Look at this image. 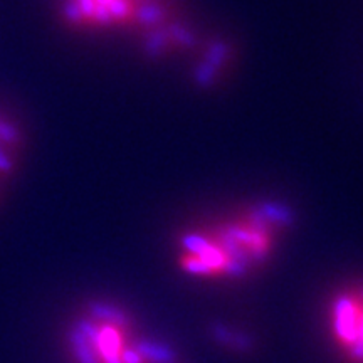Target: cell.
Returning <instances> with one entry per match:
<instances>
[{
  "mask_svg": "<svg viewBox=\"0 0 363 363\" xmlns=\"http://www.w3.org/2000/svg\"><path fill=\"white\" fill-rule=\"evenodd\" d=\"M294 224L293 208L269 197L207 212L177 230L175 269L194 283H244L269 267Z\"/></svg>",
  "mask_w": 363,
  "mask_h": 363,
  "instance_id": "obj_1",
  "label": "cell"
},
{
  "mask_svg": "<svg viewBox=\"0 0 363 363\" xmlns=\"http://www.w3.org/2000/svg\"><path fill=\"white\" fill-rule=\"evenodd\" d=\"M321 331L338 363H363V276L340 281L321 303Z\"/></svg>",
  "mask_w": 363,
  "mask_h": 363,
  "instance_id": "obj_4",
  "label": "cell"
},
{
  "mask_svg": "<svg viewBox=\"0 0 363 363\" xmlns=\"http://www.w3.org/2000/svg\"><path fill=\"white\" fill-rule=\"evenodd\" d=\"M57 21L79 35L135 39L150 56L180 52L195 43L177 0H54Z\"/></svg>",
  "mask_w": 363,
  "mask_h": 363,
  "instance_id": "obj_2",
  "label": "cell"
},
{
  "mask_svg": "<svg viewBox=\"0 0 363 363\" xmlns=\"http://www.w3.org/2000/svg\"><path fill=\"white\" fill-rule=\"evenodd\" d=\"M66 350L71 363H184L174 345L152 333L130 308L106 298L86 301L72 315Z\"/></svg>",
  "mask_w": 363,
  "mask_h": 363,
  "instance_id": "obj_3",
  "label": "cell"
},
{
  "mask_svg": "<svg viewBox=\"0 0 363 363\" xmlns=\"http://www.w3.org/2000/svg\"><path fill=\"white\" fill-rule=\"evenodd\" d=\"M2 189H4V184H0V199H2Z\"/></svg>",
  "mask_w": 363,
  "mask_h": 363,
  "instance_id": "obj_6",
  "label": "cell"
},
{
  "mask_svg": "<svg viewBox=\"0 0 363 363\" xmlns=\"http://www.w3.org/2000/svg\"><path fill=\"white\" fill-rule=\"evenodd\" d=\"M27 155V128L13 110L0 104V184L21 172Z\"/></svg>",
  "mask_w": 363,
  "mask_h": 363,
  "instance_id": "obj_5",
  "label": "cell"
}]
</instances>
